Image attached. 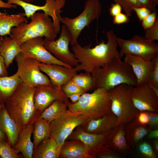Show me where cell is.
<instances>
[{
  "instance_id": "6da1fadb",
  "label": "cell",
  "mask_w": 158,
  "mask_h": 158,
  "mask_svg": "<svg viewBox=\"0 0 158 158\" xmlns=\"http://www.w3.org/2000/svg\"><path fill=\"white\" fill-rule=\"evenodd\" d=\"M107 42L102 40L94 47L91 44L82 47L77 43L71 47L75 57L79 64L75 66L77 71H84L90 73L95 70L105 66L114 58L120 57L117 49V37L112 30L106 33Z\"/></svg>"
},
{
  "instance_id": "7a4b0ae2",
  "label": "cell",
  "mask_w": 158,
  "mask_h": 158,
  "mask_svg": "<svg viewBox=\"0 0 158 158\" xmlns=\"http://www.w3.org/2000/svg\"><path fill=\"white\" fill-rule=\"evenodd\" d=\"M36 88L21 83L5 103L7 113L21 131L28 125L33 124L41 114L34 107Z\"/></svg>"
},
{
  "instance_id": "3957f363",
  "label": "cell",
  "mask_w": 158,
  "mask_h": 158,
  "mask_svg": "<svg viewBox=\"0 0 158 158\" xmlns=\"http://www.w3.org/2000/svg\"><path fill=\"white\" fill-rule=\"evenodd\" d=\"M121 59L114 58L104 66L91 73L93 80L92 90L102 88L108 91L123 84L133 87L137 85L131 67Z\"/></svg>"
},
{
  "instance_id": "277c9868",
  "label": "cell",
  "mask_w": 158,
  "mask_h": 158,
  "mask_svg": "<svg viewBox=\"0 0 158 158\" xmlns=\"http://www.w3.org/2000/svg\"><path fill=\"white\" fill-rule=\"evenodd\" d=\"M67 105L69 111L83 115L87 122L111 111V102L108 92L102 88L94 90L90 93H84L77 102H69Z\"/></svg>"
},
{
  "instance_id": "5b68a950",
  "label": "cell",
  "mask_w": 158,
  "mask_h": 158,
  "mask_svg": "<svg viewBox=\"0 0 158 158\" xmlns=\"http://www.w3.org/2000/svg\"><path fill=\"white\" fill-rule=\"evenodd\" d=\"M29 23H23L12 28L10 37L17 41L20 46L30 39L44 37V39L55 40L57 33L49 16L44 13H36L30 17Z\"/></svg>"
},
{
  "instance_id": "8992f818",
  "label": "cell",
  "mask_w": 158,
  "mask_h": 158,
  "mask_svg": "<svg viewBox=\"0 0 158 158\" xmlns=\"http://www.w3.org/2000/svg\"><path fill=\"white\" fill-rule=\"evenodd\" d=\"M133 87L123 84L107 91L111 102V111L117 118L115 126L135 119L139 112L130 97Z\"/></svg>"
},
{
  "instance_id": "52a82bcc",
  "label": "cell",
  "mask_w": 158,
  "mask_h": 158,
  "mask_svg": "<svg viewBox=\"0 0 158 158\" xmlns=\"http://www.w3.org/2000/svg\"><path fill=\"white\" fill-rule=\"evenodd\" d=\"M102 6L99 0H86L82 12L73 18L61 17L60 23L65 25L71 37L70 44L72 46L78 43L77 40L82 30L93 21L100 17Z\"/></svg>"
},
{
  "instance_id": "ba28073f",
  "label": "cell",
  "mask_w": 158,
  "mask_h": 158,
  "mask_svg": "<svg viewBox=\"0 0 158 158\" xmlns=\"http://www.w3.org/2000/svg\"><path fill=\"white\" fill-rule=\"evenodd\" d=\"M116 43L120 48L119 52L121 58L126 54H130L150 61L158 56V43L137 34L128 40L117 37Z\"/></svg>"
},
{
  "instance_id": "9c48e42d",
  "label": "cell",
  "mask_w": 158,
  "mask_h": 158,
  "mask_svg": "<svg viewBox=\"0 0 158 158\" xmlns=\"http://www.w3.org/2000/svg\"><path fill=\"white\" fill-rule=\"evenodd\" d=\"M18 69L16 73L22 83L32 87L52 84L49 77L41 72L38 61L21 52L15 57Z\"/></svg>"
},
{
  "instance_id": "30bf717a",
  "label": "cell",
  "mask_w": 158,
  "mask_h": 158,
  "mask_svg": "<svg viewBox=\"0 0 158 158\" xmlns=\"http://www.w3.org/2000/svg\"><path fill=\"white\" fill-rule=\"evenodd\" d=\"M86 122V119L83 115L71 112L68 110L50 123V136L55 139L61 148L75 128Z\"/></svg>"
},
{
  "instance_id": "8fae6325",
  "label": "cell",
  "mask_w": 158,
  "mask_h": 158,
  "mask_svg": "<svg viewBox=\"0 0 158 158\" xmlns=\"http://www.w3.org/2000/svg\"><path fill=\"white\" fill-rule=\"evenodd\" d=\"M42 6L35 5L31 3L25 2L21 0H7V3L14 4L21 7L24 10L25 16L29 18L36 12L42 11L45 14L50 16L56 33L60 32V19L62 17L61 10L65 6L66 0H45Z\"/></svg>"
},
{
  "instance_id": "7c38bea8",
  "label": "cell",
  "mask_w": 158,
  "mask_h": 158,
  "mask_svg": "<svg viewBox=\"0 0 158 158\" xmlns=\"http://www.w3.org/2000/svg\"><path fill=\"white\" fill-rule=\"evenodd\" d=\"M71 35L66 26L61 27V32L58 39L52 41L43 40V44L46 49L59 61L72 67L75 66L79 63L73 53L68 48L71 41Z\"/></svg>"
},
{
  "instance_id": "4fadbf2b",
  "label": "cell",
  "mask_w": 158,
  "mask_h": 158,
  "mask_svg": "<svg viewBox=\"0 0 158 158\" xmlns=\"http://www.w3.org/2000/svg\"><path fill=\"white\" fill-rule=\"evenodd\" d=\"M130 96L136 108L139 111L158 112V96L148 83L133 87Z\"/></svg>"
},
{
  "instance_id": "5bb4252c",
  "label": "cell",
  "mask_w": 158,
  "mask_h": 158,
  "mask_svg": "<svg viewBox=\"0 0 158 158\" xmlns=\"http://www.w3.org/2000/svg\"><path fill=\"white\" fill-rule=\"evenodd\" d=\"M22 52L26 56L35 59L40 63L57 64L69 67L70 66L59 61L48 51L43 44L42 37L29 40L20 45Z\"/></svg>"
},
{
  "instance_id": "9a60e30c",
  "label": "cell",
  "mask_w": 158,
  "mask_h": 158,
  "mask_svg": "<svg viewBox=\"0 0 158 158\" xmlns=\"http://www.w3.org/2000/svg\"><path fill=\"white\" fill-rule=\"evenodd\" d=\"M33 99L35 109L41 114L55 100H61L67 104L69 102L61 89L52 84L36 87Z\"/></svg>"
},
{
  "instance_id": "2e32d148",
  "label": "cell",
  "mask_w": 158,
  "mask_h": 158,
  "mask_svg": "<svg viewBox=\"0 0 158 158\" xmlns=\"http://www.w3.org/2000/svg\"><path fill=\"white\" fill-rule=\"evenodd\" d=\"M40 70L48 76L51 84L58 88L72 79L77 74L75 67H69L57 64L39 63Z\"/></svg>"
},
{
  "instance_id": "e0dca14e",
  "label": "cell",
  "mask_w": 158,
  "mask_h": 158,
  "mask_svg": "<svg viewBox=\"0 0 158 158\" xmlns=\"http://www.w3.org/2000/svg\"><path fill=\"white\" fill-rule=\"evenodd\" d=\"M108 133L96 134L85 131L81 125L77 127L67 139L69 140L78 139L84 144L90 155L93 158L101 148L104 145Z\"/></svg>"
},
{
  "instance_id": "ac0fdd59",
  "label": "cell",
  "mask_w": 158,
  "mask_h": 158,
  "mask_svg": "<svg viewBox=\"0 0 158 158\" xmlns=\"http://www.w3.org/2000/svg\"><path fill=\"white\" fill-rule=\"evenodd\" d=\"M125 56L124 61L131 67L137 79V85L148 83L154 66L153 61H147L140 56L131 54Z\"/></svg>"
},
{
  "instance_id": "d6986e66",
  "label": "cell",
  "mask_w": 158,
  "mask_h": 158,
  "mask_svg": "<svg viewBox=\"0 0 158 158\" xmlns=\"http://www.w3.org/2000/svg\"><path fill=\"white\" fill-rule=\"evenodd\" d=\"M125 124L114 128L107 136L104 145L121 155L126 156L131 153L126 137Z\"/></svg>"
},
{
  "instance_id": "ffe728a7",
  "label": "cell",
  "mask_w": 158,
  "mask_h": 158,
  "mask_svg": "<svg viewBox=\"0 0 158 158\" xmlns=\"http://www.w3.org/2000/svg\"><path fill=\"white\" fill-rule=\"evenodd\" d=\"M117 120L116 116L111 111L101 117L90 120L81 126L87 132L101 134L108 132L115 127Z\"/></svg>"
},
{
  "instance_id": "44dd1931",
  "label": "cell",
  "mask_w": 158,
  "mask_h": 158,
  "mask_svg": "<svg viewBox=\"0 0 158 158\" xmlns=\"http://www.w3.org/2000/svg\"><path fill=\"white\" fill-rule=\"evenodd\" d=\"M152 130L147 125L139 124L135 119L125 125V131L128 145L132 150Z\"/></svg>"
},
{
  "instance_id": "7402d4cb",
  "label": "cell",
  "mask_w": 158,
  "mask_h": 158,
  "mask_svg": "<svg viewBox=\"0 0 158 158\" xmlns=\"http://www.w3.org/2000/svg\"><path fill=\"white\" fill-rule=\"evenodd\" d=\"M0 129L13 147L17 142L21 130L9 116L4 106L0 111Z\"/></svg>"
},
{
  "instance_id": "603a6c76",
  "label": "cell",
  "mask_w": 158,
  "mask_h": 158,
  "mask_svg": "<svg viewBox=\"0 0 158 158\" xmlns=\"http://www.w3.org/2000/svg\"><path fill=\"white\" fill-rule=\"evenodd\" d=\"M59 158H93L83 143L78 139L66 140L60 148Z\"/></svg>"
},
{
  "instance_id": "cb8c5ba5",
  "label": "cell",
  "mask_w": 158,
  "mask_h": 158,
  "mask_svg": "<svg viewBox=\"0 0 158 158\" xmlns=\"http://www.w3.org/2000/svg\"><path fill=\"white\" fill-rule=\"evenodd\" d=\"M33 128V125H30L22 130L17 143L12 147L18 153L21 152L25 158H32L34 145L31 136Z\"/></svg>"
},
{
  "instance_id": "d4e9b609",
  "label": "cell",
  "mask_w": 158,
  "mask_h": 158,
  "mask_svg": "<svg viewBox=\"0 0 158 158\" xmlns=\"http://www.w3.org/2000/svg\"><path fill=\"white\" fill-rule=\"evenodd\" d=\"M60 148L55 139L50 136L34 148L32 158H59Z\"/></svg>"
},
{
  "instance_id": "484cf974",
  "label": "cell",
  "mask_w": 158,
  "mask_h": 158,
  "mask_svg": "<svg viewBox=\"0 0 158 158\" xmlns=\"http://www.w3.org/2000/svg\"><path fill=\"white\" fill-rule=\"evenodd\" d=\"M22 50L16 40L5 36L0 45V55L3 58L6 68L11 64L16 56Z\"/></svg>"
},
{
  "instance_id": "4316f807",
  "label": "cell",
  "mask_w": 158,
  "mask_h": 158,
  "mask_svg": "<svg viewBox=\"0 0 158 158\" xmlns=\"http://www.w3.org/2000/svg\"><path fill=\"white\" fill-rule=\"evenodd\" d=\"M21 83L16 73L11 76L0 77V105H4Z\"/></svg>"
},
{
  "instance_id": "83f0119b",
  "label": "cell",
  "mask_w": 158,
  "mask_h": 158,
  "mask_svg": "<svg viewBox=\"0 0 158 158\" xmlns=\"http://www.w3.org/2000/svg\"><path fill=\"white\" fill-rule=\"evenodd\" d=\"M24 13L8 14L0 12V35H11V29L23 23H27Z\"/></svg>"
},
{
  "instance_id": "f1b7e54d",
  "label": "cell",
  "mask_w": 158,
  "mask_h": 158,
  "mask_svg": "<svg viewBox=\"0 0 158 158\" xmlns=\"http://www.w3.org/2000/svg\"><path fill=\"white\" fill-rule=\"evenodd\" d=\"M67 104L61 100H55L41 114L38 119L43 118L50 123L68 110Z\"/></svg>"
},
{
  "instance_id": "f546056e",
  "label": "cell",
  "mask_w": 158,
  "mask_h": 158,
  "mask_svg": "<svg viewBox=\"0 0 158 158\" xmlns=\"http://www.w3.org/2000/svg\"><path fill=\"white\" fill-rule=\"evenodd\" d=\"M32 131L34 148L41 141L50 136V123L46 120L41 118L33 123Z\"/></svg>"
},
{
  "instance_id": "4dcf8cb0",
  "label": "cell",
  "mask_w": 158,
  "mask_h": 158,
  "mask_svg": "<svg viewBox=\"0 0 158 158\" xmlns=\"http://www.w3.org/2000/svg\"><path fill=\"white\" fill-rule=\"evenodd\" d=\"M91 73L85 72L76 74L72 79L84 93L92 90L93 80Z\"/></svg>"
},
{
  "instance_id": "1f68e13d",
  "label": "cell",
  "mask_w": 158,
  "mask_h": 158,
  "mask_svg": "<svg viewBox=\"0 0 158 158\" xmlns=\"http://www.w3.org/2000/svg\"><path fill=\"white\" fill-rule=\"evenodd\" d=\"M0 156L1 158H20L21 156L11 146L8 141L0 140Z\"/></svg>"
},
{
  "instance_id": "d6a6232c",
  "label": "cell",
  "mask_w": 158,
  "mask_h": 158,
  "mask_svg": "<svg viewBox=\"0 0 158 158\" xmlns=\"http://www.w3.org/2000/svg\"><path fill=\"white\" fill-rule=\"evenodd\" d=\"M121 7L122 9L128 17L131 16L134 8L142 6L138 0H114Z\"/></svg>"
},
{
  "instance_id": "836d02e7",
  "label": "cell",
  "mask_w": 158,
  "mask_h": 158,
  "mask_svg": "<svg viewBox=\"0 0 158 158\" xmlns=\"http://www.w3.org/2000/svg\"><path fill=\"white\" fill-rule=\"evenodd\" d=\"M61 89L68 98L69 96L73 94H78L82 95L85 93L82 89L72 79L62 86Z\"/></svg>"
},
{
  "instance_id": "e575fe53",
  "label": "cell",
  "mask_w": 158,
  "mask_h": 158,
  "mask_svg": "<svg viewBox=\"0 0 158 158\" xmlns=\"http://www.w3.org/2000/svg\"><path fill=\"white\" fill-rule=\"evenodd\" d=\"M139 153L143 157L145 158H157V156L150 143L144 141L138 146Z\"/></svg>"
},
{
  "instance_id": "d590c367",
  "label": "cell",
  "mask_w": 158,
  "mask_h": 158,
  "mask_svg": "<svg viewBox=\"0 0 158 158\" xmlns=\"http://www.w3.org/2000/svg\"><path fill=\"white\" fill-rule=\"evenodd\" d=\"M122 156L114 150L103 146L96 154L95 158H119Z\"/></svg>"
},
{
  "instance_id": "8d00e7d4",
  "label": "cell",
  "mask_w": 158,
  "mask_h": 158,
  "mask_svg": "<svg viewBox=\"0 0 158 158\" xmlns=\"http://www.w3.org/2000/svg\"><path fill=\"white\" fill-rule=\"evenodd\" d=\"M144 37L152 41L158 40V18L154 24L150 28L145 30Z\"/></svg>"
},
{
  "instance_id": "74e56055",
  "label": "cell",
  "mask_w": 158,
  "mask_h": 158,
  "mask_svg": "<svg viewBox=\"0 0 158 158\" xmlns=\"http://www.w3.org/2000/svg\"><path fill=\"white\" fill-rule=\"evenodd\" d=\"M158 18L157 11L156 9L141 21L142 25L144 30H146L152 26Z\"/></svg>"
},
{
  "instance_id": "f35d334b",
  "label": "cell",
  "mask_w": 158,
  "mask_h": 158,
  "mask_svg": "<svg viewBox=\"0 0 158 158\" xmlns=\"http://www.w3.org/2000/svg\"><path fill=\"white\" fill-rule=\"evenodd\" d=\"M154 66L149 77L148 82L158 87V56L152 60Z\"/></svg>"
},
{
  "instance_id": "ab89813d",
  "label": "cell",
  "mask_w": 158,
  "mask_h": 158,
  "mask_svg": "<svg viewBox=\"0 0 158 158\" xmlns=\"http://www.w3.org/2000/svg\"><path fill=\"white\" fill-rule=\"evenodd\" d=\"M140 21H142L152 12L147 7L142 6L135 8L133 9Z\"/></svg>"
},
{
  "instance_id": "60d3db41",
  "label": "cell",
  "mask_w": 158,
  "mask_h": 158,
  "mask_svg": "<svg viewBox=\"0 0 158 158\" xmlns=\"http://www.w3.org/2000/svg\"><path fill=\"white\" fill-rule=\"evenodd\" d=\"M147 112L149 116V122L147 126L152 130L158 128V113L148 111Z\"/></svg>"
},
{
  "instance_id": "b9f144b4",
  "label": "cell",
  "mask_w": 158,
  "mask_h": 158,
  "mask_svg": "<svg viewBox=\"0 0 158 158\" xmlns=\"http://www.w3.org/2000/svg\"><path fill=\"white\" fill-rule=\"evenodd\" d=\"M130 20L129 17L126 14L121 13L113 17L112 21L114 24L120 25L127 23Z\"/></svg>"
},
{
  "instance_id": "7bdbcfd3",
  "label": "cell",
  "mask_w": 158,
  "mask_h": 158,
  "mask_svg": "<svg viewBox=\"0 0 158 158\" xmlns=\"http://www.w3.org/2000/svg\"><path fill=\"white\" fill-rule=\"evenodd\" d=\"M135 119L139 124L142 125H147L149 122L147 111H139Z\"/></svg>"
},
{
  "instance_id": "ee69618b",
  "label": "cell",
  "mask_w": 158,
  "mask_h": 158,
  "mask_svg": "<svg viewBox=\"0 0 158 158\" xmlns=\"http://www.w3.org/2000/svg\"><path fill=\"white\" fill-rule=\"evenodd\" d=\"M122 8L118 3H114L111 5L109 9L110 15L113 17L121 13Z\"/></svg>"
},
{
  "instance_id": "f6af8a7d",
  "label": "cell",
  "mask_w": 158,
  "mask_h": 158,
  "mask_svg": "<svg viewBox=\"0 0 158 158\" xmlns=\"http://www.w3.org/2000/svg\"><path fill=\"white\" fill-rule=\"evenodd\" d=\"M142 6L147 7L152 12L155 10L157 6L152 0H138Z\"/></svg>"
},
{
  "instance_id": "bcb514c9",
  "label": "cell",
  "mask_w": 158,
  "mask_h": 158,
  "mask_svg": "<svg viewBox=\"0 0 158 158\" xmlns=\"http://www.w3.org/2000/svg\"><path fill=\"white\" fill-rule=\"evenodd\" d=\"M8 76V73L4 59L3 57L0 55V77H5Z\"/></svg>"
},
{
  "instance_id": "7dc6e473",
  "label": "cell",
  "mask_w": 158,
  "mask_h": 158,
  "mask_svg": "<svg viewBox=\"0 0 158 158\" xmlns=\"http://www.w3.org/2000/svg\"><path fill=\"white\" fill-rule=\"evenodd\" d=\"M17 7V5L15 4H10L0 0V8L11 9Z\"/></svg>"
},
{
  "instance_id": "c3c4849f",
  "label": "cell",
  "mask_w": 158,
  "mask_h": 158,
  "mask_svg": "<svg viewBox=\"0 0 158 158\" xmlns=\"http://www.w3.org/2000/svg\"><path fill=\"white\" fill-rule=\"evenodd\" d=\"M147 136L149 139H158V128L152 130Z\"/></svg>"
},
{
  "instance_id": "681fc988",
  "label": "cell",
  "mask_w": 158,
  "mask_h": 158,
  "mask_svg": "<svg viewBox=\"0 0 158 158\" xmlns=\"http://www.w3.org/2000/svg\"><path fill=\"white\" fill-rule=\"evenodd\" d=\"M81 95L79 94H74L69 96L68 98L70 99L72 103H74L78 101Z\"/></svg>"
},
{
  "instance_id": "f907efd6",
  "label": "cell",
  "mask_w": 158,
  "mask_h": 158,
  "mask_svg": "<svg viewBox=\"0 0 158 158\" xmlns=\"http://www.w3.org/2000/svg\"><path fill=\"white\" fill-rule=\"evenodd\" d=\"M153 150L157 154H158V139H154L152 142Z\"/></svg>"
},
{
  "instance_id": "816d5d0a",
  "label": "cell",
  "mask_w": 158,
  "mask_h": 158,
  "mask_svg": "<svg viewBox=\"0 0 158 158\" xmlns=\"http://www.w3.org/2000/svg\"><path fill=\"white\" fill-rule=\"evenodd\" d=\"M148 83L154 91L158 96V87L155 86L150 83L148 82Z\"/></svg>"
},
{
  "instance_id": "f5cc1de1",
  "label": "cell",
  "mask_w": 158,
  "mask_h": 158,
  "mask_svg": "<svg viewBox=\"0 0 158 158\" xmlns=\"http://www.w3.org/2000/svg\"><path fill=\"white\" fill-rule=\"evenodd\" d=\"M2 107H0V111ZM6 136L5 134L1 131L0 129V140H6Z\"/></svg>"
},
{
  "instance_id": "db71d44e",
  "label": "cell",
  "mask_w": 158,
  "mask_h": 158,
  "mask_svg": "<svg viewBox=\"0 0 158 158\" xmlns=\"http://www.w3.org/2000/svg\"><path fill=\"white\" fill-rule=\"evenodd\" d=\"M21 0L25 2L28 3H31L33 2L34 1V0Z\"/></svg>"
},
{
  "instance_id": "11a10c76",
  "label": "cell",
  "mask_w": 158,
  "mask_h": 158,
  "mask_svg": "<svg viewBox=\"0 0 158 158\" xmlns=\"http://www.w3.org/2000/svg\"><path fill=\"white\" fill-rule=\"evenodd\" d=\"M157 6L158 5V0H152Z\"/></svg>"
},
{
  "instance_id": "9f6ffc18",
  "label": "cell",
  "mask_w": 158,
  "mask_h": 158,
  "mask_svg": "<svg viewBox=\"0 0 158 158\" xmlns=\"http://www.w3.org/2000/svg\"><path fill=\"white\" fill-rule=\"evenodd\" d=\"M3 38V36L0 35V45Z\"/></svg>"
},
{
  "instance_id": "6f0895ef",
  "label": "cell",
  "mask_w": 158,
  "mask_h": 158,
  "mask_svg": "<svg viewBox=\"0 0 158 158\" xmlns=\"http://www.w3.org/2000/svg\"><path fill=\"white\" fill-rule=\"evenodd\" d=\"M3 106V105H0V107H3V106Z\"/></svg>"
},
{
  "instance_id": "680465c9",
  "label": "cell",
  "mask_w": 158,
  "mask_h": 158,
  "mask_svg": "<svg viewBox=\"0 0 158 158\" xmlns=\"http://www.w3.org/2000/svg\"><path fill=\"white\" fill-rule=\"evenodd\" d=\"M0 158H1V157H0Z\"/></svg>"
}]
</instances>
